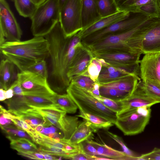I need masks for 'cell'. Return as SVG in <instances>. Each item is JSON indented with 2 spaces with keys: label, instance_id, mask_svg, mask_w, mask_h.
I'll return each mask as SVG.
<instances>
[{
  "label": "cell",
  "instance_id": "obj_1",
  "mask_svg": "<svg viewBox=\"0 0 160 160\" xmlns=\"http://www.w3.org/2000/svg\"><path fill=\"white\" fill-rule=\"evenodd\" d=\"M44 37L49 44L51 71L48 82L54 91L62 92L70 83L67 76L68 69L83 44L77 35L66 38L59 21Z\"/></svg>",
  "mask_w": 160,
  "mask_h": 160
},
{
  "label": "cell",
  "instance_id": "obj_2",
  "mask_svg": "<svg viewBox=\"0 0 160 160\" xmlns=\"http://www.w3.org/2000/svg\"><path fill=\"white\" fill-rule=\"evenodd\" d=\"M1 54L20 71L28 70L38 62L49 57V44L44 37L25 41L6 42L0 45Z\"/></svg>",
  "mask_w": 160,
  "mask_h": 160
},
{
  "label": "cell",
  "instance_id": "obj_36",
  "mask_svg": "<svg viewBox=\"0 0 160 160\" xmlns=\"http://www.w3.org/2000/svg\"><path fill=\"white\" fill-rule=\"evenodd\" d=\"M6 114L8 117L11 120L13 124L18 128L26 131L31 137L36 131L34 128L25 121L12 114L8 111L6 110Z\"/></svg>",
  "mask_w": 160,
  "mask_h": 160
},
{
  "label": "cell",
  "instance_id": "obj_7",
  "mask_svg": "<svg viewBox=\"0 0 160 160\" xmlns=\"http://www.w3.org/2000/svg\"><path fill=\"white\" fill-rule=\"evenodd\" d=\"M16 80L22 88L23 95L52 98L57 93L51 87L47 78L29 70L18 72Z\"/></svg>",
  "mask_w": 160,
  "mask_h": 160
},
{
  "label": "cell",
  "instance_id": "obj_39",
  "mask_svg": "<svg viewBox=\"0 0 160 160\" xmlns=\"http://www.w3.org/2000/svg\"><path fill=\"white\" fill-rule=\"evenodd\" d=\"M38 152L45 153L65 158L69 153H67L63 149L54 147L39 145Z\"/></svg>",
  "mask_w": 160,
  "mask_h": 160
},
{
  "label": "cell",
  "instance_id": "obj_27",
  "mask_svg": "<svg viewBox=\"0 0 160 160\" xmlns=\"http://www.w3.org/2000/svg\"><path fill=\"white\" fill-rule=\"evenodd\" d=\"M137 87L146 94L160 103V85L148 80H140Z\"/></svg>",
  "mask_w": 160,
  "mask_h": 160
},
{
  "label": "cell",
  "instance_id": "obj_38",
  "mask_svg": "<svg viewBox=\"0 0 160 160\" xmlns=\"http://www.w3.org/2000/svg\"><path fill=\"white\" fill-rule=\"evenodd\" d=\"M102 67L99 59L94 57L88 66L87 71L89 77L94 82L97 80Z\"/></svg>",
  "mask_w": 160,
  "mask_h": 160
},
{
  "label": "cell",
  "instance_id": "obj_47",
  "mask_svg": "<svg viewBox=\"0 0 160 160\" xmlns=\"http://www.w3.org/2000/svg\"><path fill=\"white\" fill-rule=\"evenodd\" d=\"M142 160H160V155L151 152L142 154L139 156Z\"/></svg>",
  "mask_w": 160,
  "mask_h": 160
},
{
  "label": "cell",
  "instance_id": "obj_32",
  "mask_svg": "<svg viewBox=\"0 0 160 160\" xmlns=\"http://www.w3.org/2000/svg\"><path fill=\"white\" fill-rule=\"evenodd\" d=\"M70 82L80 88L91 91L93 89L96 82L91 79L87 71L72 77Z\"/></svg>",
  "mask_w": 160,
  "mask_h": 160
},
{
  "label": "cell",
  "instance_id": "obj_9",
  "mask_svg": "<svg viewBox=\"0 0 160 160\" xmlns=\"http://www.w3.org/2000/svg\"><path fill=\"white\" fill-rule=\"evenodd\" d=\"M22 31L6 0H0V45L21 40Z\"/></svg>",
  "mask_w": 160,
  "mask_h": 160
},
{
  "label": "cell",
  "instance_id": "obj_51",
  "mask_svg": "<svg viewBox=\"0 0 160 160\" xmlns=\"http://www.w3.org/2000/svg\"><path fill=\"white\" fill-rule=\"evenodd\" d=\"M7 99L6 95V90L0 88V100L1 101H5Z\"/></svg>",
  "mask_w": 160,
  "mask_h": 160
},
{
  "label": "cell",
  "instance_id": "obj_54",
  "mask_svg": "<svg viewBox=\"0 0 160 160\" xmlns=\"http://www.w3.org/2000/svg\"><path fill=\"white\" fill-rule=\"evenodd\" d=\"M60 9L61 8L63 4L67 0H58Z\"/></svg>",
  "mask_w": 160,
  "mask_h": 160
},
{
  "label": "cell",
  "instance_id": "obj_52",
  "mask_svg": "<svg viewBox=\"0 0 160 160\" xmlns=\"http://www.w3.org/2000/svg\"><path fill=\"white\" fill-rule=\"evenodd\" d=\"M47 0H32L38 6L44 3Z\"/></svg>",
  "mask_w": 160,
  "mask_h": 160
},
{
  "label": "cell",
  "instance_id": "obj_25",
  "mask_svg": "<svg viewBox=\"0 0 160 160\" xmlns=\"http://www.w3.org/2000/svg\"><path fill=\"white\" fill-rule=\"evenodd\" d=\"M76 116L82 118L89 122L95 132L99 129L108 128L114 125L110 121L88 113L80 112Z\"/></svg>",
  "mask_w": 160,
  "mask_h": 160
},
{
  "label": "cell",
  "instance_id": "obj_8",
  "mask_svg": "<svg viewBox=\"0 0 160 160\" xmlns=\"http://www.w3.org/2000/svg\"><path fill=\"white\" fill-rule=\"evenodd\" d=\"M115 125L125 135L131 136L142 133L149 122L151 115L147 116L140 107L117 113Z\"/></svg>",
  "mask_w": 160,
  "mask_h": 160
},
{
  "label": "cell",
  "instance_id": "obj_13",
  "mask_svg": "<svg viewBox=\"0 0 160 160\" xmlns=\"http://www.w3.org/2000/svg\"><path fill=\"white\" fill-rule=\"evenodd\" d=\"M93 57L91 51L83 45L76 54L68 69L67 76L70 82L72 77L87 71Z\"/></svg>",
  "mask_w": 160,
  "mask_h": 160
},
{
  "label": "cell",
  "instance_id": "obj_43",
  "mask_svg": "<svg viewBox=\"0 0 160 160\" xmlns=\"http://www.w3.org/2000/svg\"><path fill=\"white\" fill-rule=\"evenodd\" d=\"M79 144L81 150L88 155L94 158L95 156H99L97 150L91 144L89 139L84 141Z\"/></svg>",
  "mask_w": 160,
  "mask_h": 160
},
{
  "label": "cell",
  "instance_id": "obj_28",
  "mask_svg": "<svg viewBox=\"0 0 160 160\" xmlns=\"http://www.w3.org/2000/svg\"><path fill=\"white\" fill-rule=\"evenodd\" d=\"M24 100L29 107L39 108L48 107H56L52 98L34 95H23Z\"/></svg>",
  "mask_w": 160,
  "mask_h": 160
},
{
  "label": "cell",
  "instance_id": "obj_50",
  "mask_svg": "<svg viewBox=\"0 0 160 160\" xmlns=\"http://www.w3.org/2000/svg\"><path fill=\"white\" fill-rule=\"evenodd\" d=\"M6 95L7 99L12 98L14 95L13 89L10 87L7 90H6Z\"/></svg>",
  "mask_w": 160,
  "mask_h": 160
},
{
  "label": "cell",
  "instance_id": "obj_55",
  "mask_svg": "<svg viewBox=\"0 0 160 160\" xmlns=\"http://www.w3.org/2000/svg\"><path fill=\"white\" fill-rule=\"evenodd\" d=\"M152 151L155 153L160 155V148L155 147Z\"/></svg>",
  "mask_w": 160,
  "mask_h": 160
},
{
  "label": "cell",
  "instance_id": "obj_14",
  "mask_svg": "<svg viewBox=\"0 0 160 160\" xmlns=\"http://www.w3.org/2000/svg\"><path fill=\"white\" fill-rule=\"evenodd\" d=\"M130 13V12L128 11H120L112 15L102 17L91 25L82 29L77 34L82 40L96 31L126 18Z\"/></svg>",
  "mask_w": 160,
  "mask_h": 160
},
{
  "label": "cell",
  "instance_id": "obj_49",
  "mask_svg": "<svg viewBox=\"0 0 160 160\" xmlns=\"http://www.w3.org/2000/svg\"><path fill=\"white\" fill-rule=\"evenodd\" d=\"M100 86V85L99 83L97 82H96L93 89L91 91H89L93 94L100 96L99 92Z\"/></svg>",
  "mask_w": 160,
  "mask_h": 160
},
{
  "label": "cell",
  "instance_id": "obj_10",
  "mask_svg": "<svg viewBox=\"0 0 160 160\" xmlns=\"http://www.w3.org/2000/svg\"><path fill=\"white\" fill-rule=\"evenodd\" d=\"M93 54L94 57L103 59L110 65L128 69L139 76V63L141 54L140 53L109 52L96 53Z\"/></svg>",
  "mask_w": 160,
  "mask_h": 160
},
{
  "label": "cell",
  "instance_id": "obj_22",
  "mask_svg": "<svg viewBox=\"0 0 160 160\" xmlns=\"http://www.w3.org/2000/svg\"><path fill=\"white\" fill-rule=\"evenodd\" d=\"M94 130L89 122L84 120L79 123L77 129L68 140L69 144L78 145L81 142L93 138Z\"/></svg>",
  "mask_w": 160,
  "mask_h": 160
},
{
  "label": "cell",
  "instance_id": "obj_45",
  "mask_svg": "<svg viewBox=\"0 0 160 160\" xmlns=\"http://www.w3.org/2000/svg\"><path fill=\"white\" fill-rule=\"evenodd\" d=\"M18 154L31 159L45 160L44 154L39 152H18Z\"/></svg>",
  "mask_w": 160,
  "mask_h": 160
},
{
  "label": "cell",
  "instance_id": "obj_46",
  "mask_svg": "<svg viewBox=\"0 0 160 160\" xmlns=\"http://www.w3.org/2000/svg\"><path fill=\"white\" fill-rule=\"evenodd\" d=\"M5 109L1 105L0 106V126H8L14 124L11 120L6 115L5 112Z\"/></svg>",
  "mask_w": 160,
  "mask_h": 160
},
{
  "label": "cell",
  "instance_id": "obj_53",
  "mask_svg": "<svg viewBox=\"0 0 160 160\" xmlns=\"http://www.w3.org/2000/svg\"><path fill=\"white\" fill-rule=\"evenodd\" d=\"M127 0H115V1L119 7L123 3L126 1Z\"/></svg>",
  "mask_w": 160,
  "mask_h": 160
},
{
  "label": "cell",
  "instance_id": "obj_34",
  "mask_svg": "<svg viewBox=\"0 0 160 160\" xmlns=\"http://www.w3.org/2000/svg\"><path fill=\"white\" fill-rule=\"evenodd\" d=\"M0 127L7 134V137L13 138H24L33 141L31 137L26 131L19 129L14 124Z\"/></svg>",
  "mask_w": 160,
  "mask_h": 160
},
{
  "label": "cell",
  "instance_id": "obj_40",
  "mask_svg": "<svg viewBox=\"0 0 160 160\" xmlns=\"http://www.w3.org/2000/svg\"><path fill=\"white\" fill-rule=\"evenodd\" d=\"M28 70L48 79L49 74L45 60L38 62Z\"/></svg>",
  "mask_w": 160,
  "mask_h": 160
},
{
  "label": "cell",
  "instance_id": "obj_4",
  "mask_svg": "<svg viewBox=\"0 0 160 160\" xmlns=\"http://www.w3.org/2000/svg\"><path fill=\"white\" fill-rule=\"evenodd\" d=\"M60 10L58 0H47L38 6L30 18L34 37H44L52 30L59 21Z\"/></svg>",
  "mask_w": 160,
  "mask_h": 160
},
{
  "label": "cell",
  "instance_id": "obj_23",
  "mask_svg": "<svg viewBox=\"0 0 160 160\" xmlns=\"http://www.w3.org/2000/svg\"><path fill=\"white\" fill-rule=\"evenodd\" d=\"M56 106L66 113H75L78 108L77 105L67 93L58 94L57 93L52 98Z\"/></svg>",
  "mask_w": 160,
  "mask_h": 160
},
{
  "label": "cell",
  "instance_id": "obj_29",
  "mask_svg": "<svg viewBox=\"0 0 160 160\" xmlns=\"http://www.w3.org/2000/svg\"><path fill=\"white\" fill-rule=\"evenodd\" d=\"M13 1L18 13L24 18H30L38 7L32 0H13Z\"/></svg>",
  "mask_w": 160,
  "mask_h": 160
},
{
  "label": "cell",
  "instance_id": "obj_44",
  "mask_svg": "<svg viewBox=\"0 0 160 160\" xmlns=\"http://www.w3.org/2000/svg\"><path fill=\"white\" fill-rule=\"evenodd\" d=\"M65 159L74 160H95L93 157L86 154L82 151L81 149L78 152L69 153Z\"/></svg>",
  "mask_w": 160,
  "mask_h": 160
},
{
  "label": "cell",
  "instance_id": "obj_18",
  "mask_svg": "<svg viewBox=\"0 0 160 160\" xmlns=\"http://www.w3.org/2000/svg\"><path fill=\"white\" fill-rule=\"evenodd\" d=\"M15 65L10 60L5 58L0 63V88L7 90L17 79ZM17 68V67H16Z\"/></svg>",
  "mask_w": 160,
  "mask_h": 160
},
{
  "label": "cell",
  "instance_id": "obj_21",
  "mask_svg": "<svg viewBox=\"0 0 160 160\" xmlns=\"http://www.w3.org/2000/svg\"><path fill=\"white\" fill-rule=\"evenodd\" d=\"M91 144L96 149L99 156H104L111 160H140L139 156L131 157L126 155L122 151L115 149L104 143L101 144L89 139Z\"/></svg>",
  "mask_w": 160,
  "mask_h": 160
},
{
  "label": "cell",
  "instance_id": "obj_19",
  "mask_svg": "<svg viewBox=\"0 0 160 160\" xmlns=\"http://www.w3.org/2000/svg\"><path fill=\"white\" fill-rule=\"evenodd\" d=\"M11 113L25 121L33 128L39 125L48 127L52 125L34 108H32L26 110Z\"/></svg>",
  "mask_w": 160,
  "mask_h": 160
},
{
  "label": "cell",
  "instance_id": "obj_26",
  "mask_svg": "<svg viewBox=\"0 0 160 160\" xmlns=\"http://www.w3.org/2000/svg\"><path fill=\"white\" fill-rule=\"evenodd\" d=\"M7 138L10 141L11 148L18 152H38V148L33 141L24 138Z\"/></svg>",
  "mask_w": 160,
  "mask_h": 160
},
{
  "label": "cell",
  "instance_id": "obj_41",
  "mask_svg": "<svg viewBox=\"0 0 160 160\" xmlns=\"http://www.w3.org/2000/svg\"><path fill=\"white\" fill-rule=\"evenodd\" d=\"M35 108L39 112L55 117L59 120L66 115L67 113L65 111L56 107L52 106Z\"/></svg>",
  "mask_w": 160,
  "mask_h": 160
},
{
  "label": "cell",
  "instance_id": "obj_42",
  "mask_svg": "<svg viewBox=\"0 0 160 160\" xmlns=\"http://www.w3.org/2000/svg\"><path fill=\"white\" fill-rule=\"evenodd\" d=\"M106 133L111 138L120 145L123 150V152L126 155L131 157H138L127 146L121 137L108 131H107Z\"/></svg>",
  "mask_w": 160,
  "mask_h": 160
},
{
  "label": "cell",
  "instance_id": "obj_3",
  "mask_svg": "<svg viewBox=\"0 0 160 160\" xmlns=\"http://www.w3.org/2000/svg\"><path fill=\"white\" fill-rule=\"evenodd\" d=\"M66 91L77 105L80 112L99 116L115 124L118 118L117 113L103 105L89 91L70 82Z\"/></svg>",
  "mask_w": 160,
  "mask_h": 160
},
{
  "label": "cell",
  "instance_id": "obj_24",
  "mask_svg": "<svg viewBox=\"0 0 160 160\" xmlns=\"http://www.w3.org/2000/svg\"><path fill=\"white\" fill-rule=\"evenodd\" d=\"M59 122L63 138L68 140L71 138L79 123L77 116H68L66 114L59 120Z\"/></svg>",
  "mask_w": 160,
  "mask_h": 160
},
{
  "label": "cell",
  "instance_id": "obj_48",
  "mask_svg": "<svg viewBox=\"0 0 160 160\" xmlns=\"http://www.w3.org/2000/svg\"><path fill=\"white\" fill-rule=\"evenodd\" d=\"M10 87L13 89L14 95H23V90L21 85L17 82L16 80Z\"/></svg>",
  "mask_w": 160,
  "mask_h": 160
},
{
  "label": "cell",
  "instance_id": "obj_15",
  "mask_svg": "<svg viewBox=\"0 0 160 160\" xmlns=\"http://www.w3.org/2000/svg\"><path fill=\"white\" fill-rule=\"evenodd\" d=\"M122 101L123 103V108L121 112L142 106L151 107L160 103L158 100L146 94L138 87L131 96Z\"/></svg>",
  "mask_w": 160,
  "mask_h": 160
},
{
  "label": "cell",
  "instance_id": "obj_30",
  "mask_svg": "<svg viewBox=\"0 0 160 160\" xmlns=\"http://www.w3.org/2000/svg\"><path fill=\"white\" fill-rule=\"evenodd\" d=\"M99 92L101 96L117 101L123 100L131 96L128 92L102 85Z\"/></svg>",
  "mask_w": 160,
  "mask_h": 160
},
{
  "label": "cell",
  "instance_id": "obj_5",
  "mask_svg": "<svg viewBox=\"0 0 160 160\" xmlns=\"http://www.w3.org/2000/svg\"><path fill=\"white\" fill-rule=\"evenodd\" d=\"M151 18L140 12H130L126 18L96 31L82 40L83 45L90 44L107 36L132 29Z\"/></svg>",
  "mask_w": 160,
  "mask_h": 160
},
{
  "label": "cell",
  "instance_id": "obj_33",
  "mask_svg": "<svg viewBox=\"0 0 160 160\" xmlns=\"http://www.w3.org/2000/svg\"><path fill=\"white\" fill-rule=\"evenodd\" d=\"M137 12L142 13L152 18L160 19V11L156 0H152L141 6Z\"/></svg>",
  "mask_w": 160,
  "mask_h": 160
},
{
  "label": "cell",
  "instance_id": "obj_17",
  "mask_svg": "<svg viewBox=\"0 0 160 160\" xmlns=\"http://www.w3.org/2000/svg\"><path fill=\"white\" fill-rule=\"evenodd\" d=\"M132 74H135L128 69L117 67L108 64L102 67L96 82H98L101 85L114 81Z\"/></svg>",
  "mask_w": 160,
  "mask_h": 160
},
{
  "label": "cell",
  "instance_id": "obj_35",
  "mask_svg": "<svg viewBox=\"0 0 160 160\" xmlns=\"http://www.w3.org/2000/svg\"><path fill=\"white\" fill-rule=\"evenodd\" d=\"M93 96L108 108L117 113L121 112L123 108L122 101H117L93 94Z\"/></svg>",
  "mask_w": 160,
  "mask_h": 160
},
{
  "label": "cell",
  "instance_id": "obj_20",
  "mask_svg": "<svg viewBox=\"0 0 160 160\" xmlns=\"http://www.w3.org/2000/svg\"><path fill=\"white\" fill-rule=\"evenodd\" d=\"M140 80L141 78L139 76L132 74L114 81L100 85L128 92L132 95Z\"/></svg>",
  "mask_w": 160,
  "mask_h": 160
},
{
  "label": "cell",
  "instance_id": "obj_31",
  "mask_svg": "<svg viewBox=\"0 0 160 160\" xmlns=\"http://www.w3.org/2000/svg\"><path fill=\"white\" fill-rule=\"evenodd\" d=\"M98 8L101 18L120 11L115 0H97Z\"/></svg>",
  "mask_w": 160,
  "mask_h": 160
},
{
  "label": "cell",
  "instance_id": "obj_37",
  "mask_svg": "<svg viewBox=\"0 0 160 160\" xmlns=\"http://www.w3.org/2000/svg\"><path fill=\"white\" fill-rule=\"evenodd\" d=\"M55 126L52 125L48 127L39 125L36 127L34 129L37 132L52 138L61 141L63 138L60 132L58 130Z\"/></svg>",
  "mask_w": 160,
  "mask_h": 160
},
{
  "label": "cell",
  "instance_id": "obj_6",
  "mask_svg": "<svg viewBox=\"0 0 160 160\" xmlns=\"http://www.w3.org/2000/svg\"><path fill=\"white\" fill-rule=\"evenodd\" d=\"M60 22L66 38H69L82 29L80 0H67L60 9Z\"/></svg>",
  "mask_w": 160,
  "mask_h": 160
},
{
  "label": "cell",
  "instance_id": "obj_11",
  "mask_svg": "<svg viewBox=\"0 0 160 160\" xmlns=\"http://www.w3.org/2000/svg\"><path fill=\"white\" fill-rule=\"evenodd\" d=\"M142 53L160 52V19L152 18L139 30Z\"/></svg>",
  "mask_w": 160,
  "mask_h": 160
},
{
  "label": "cell",
  "instance_id": "obj_12",
  "mask_svg": "<svg viewBox=\"0 0 160 160\" xmlns=\"http://www.w3.org/2000/svg\"><path fill=\"white\" fill-rule=\"evenodd\" d=\"M144 54L139 62V77L160 85V52Z\"/></svg>",
  "mask_w": 160,
  "mask_h": 160
},
{
  "label": "cell",
  "instance_id": "obj_16",
  "mask_svg": "<svg viewBox=\"0 0 160 160\" xmlns=\"http://www.w3.org/2000/svg\"><path fill=\"white\" fill-rule=\"evenodd\" d=\"M80 0L82 29L102 18L98 11L97 0Z\"/></svg>",
  "mask_w": 160,
  "mask_h": 160
},
{
  "label": "cell",
  "instance_id": "obj_56",
  "mask_svg": "<svg viewBox=\"0 0 160 160\" xmlns=\"http://www.w3.org/2000/svg\"><path fill=\"white\" fill-rule=\"evenodd\" d=\"M160 11V0H156Z\"/></svg>",
  "mask_w": 160,
  "mask_h": 160
}]
</instances>
